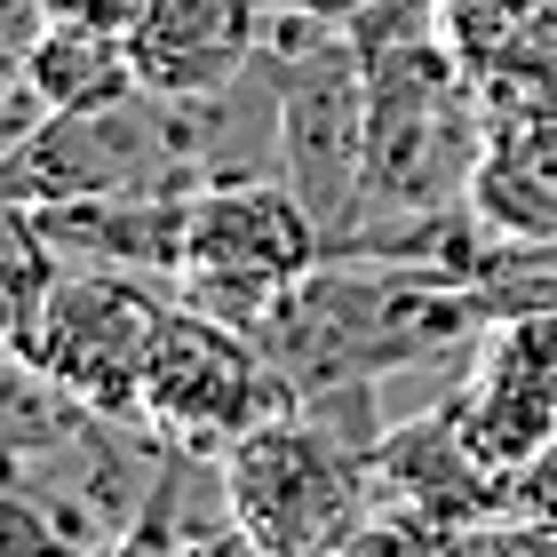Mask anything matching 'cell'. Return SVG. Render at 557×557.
<instances>
[{
    "label": "cell",
    "mask_w": 557,
    "mask_h": 557,
    "mask_svg": "<svg viewBox=\"0 0 557 557\" xmlns=\"http://www.w3.org/2000/svg\"><path fill=\"white\" fill-rule=\"evenodd\" d=\"M295 414V383L271 367V350L247 326L199 311L184 295H160L144 350V430H160L191 462H223L247 430Z\"/></svg>",
    "instance_id": "3"
},
{
    "label": "cell",
    "mask_w": 557,
    "mask_h": 557,
    "mask_svg": "<svg viewBox=\"0 0 557 557\" xmlns=\"http://www.w3.org/2000/svg\"><path fill=\"white\" fill-rule=\"evenodd\" d=\"M0 359H16V343H9V326H0Z\"/></svg>",
    "instance_id": "15"
},
{
    "label": "cell",
    "mask_w": 557,
    "mask_h": 557,
    "mask_svg": "<svg viewBox=\"0 0 557 557\" xmlns=\"http://www.w3.org/2000/svg\"><path fill=\"white\" fill-rule=\"evenodd\" d=\"M0 557H88L33 486H0Z\"/></svg>",
    "instance_id": "11"
},
{
    "label": "cell",
    "mask_w": 557,
    "mask_h": 557,
    "mask_svg": "<svg viewBox=\"0 0 557 557\" xmlns=\"http://www.w3.org/2000/svg\"><path fill=\"white\" fill-rule=\"evenodd\" d=\"M160 295H151V278H128V271L64 263L57 295H48V319H40V335H33L24 359H40L64 391H81L96 414L144 422V350H151Z\"/></svg>",
    "instance_id": "6"
},
{
    "label": "cell",
    "mask_w": 557,
    "mask_h": 557,
    "mask_svg": "<svg viewBox=\"0 0 557 557\" xmlns=\"http://www.w3.org/2000/svg\"><path fill=\"white\" fill-rule=\"evenodd\" d=\"M24 81L40 88L48 112H96V104L144 96L128 33H104V24H48L33 40V57H24Z\"/></svg>",
    "instance_id": "8"
},
{
    "label": "cell",
    "mask_w": 557,
    "mask_h": 557,
    "mask_svg": "<svg viewBox=\"0 0 557 557\" xmlns=\"http://www.w3.org/2000/svg\"><path fill=\"white\" fill-rule=\"evenodd\" d=\"M57 24L48 0H0V57H33V40Z\"/></svg>",
    "instance_id": "13"
},
{
    "label": "cell",
    "mask_w": 557,
    "mask_h": 557,
    "mask_svg": "<svg viewBox=\"0 0 557 557\" xmlns=\"http://www.w3.org/2000/svg\"><path fill=\"white\" fill-rule=\"evenodd\" d=\"M57 24H104V33H136V16L151 0H48Z\"/></svg>",
    "instance_id": "14"
},
{
    "label": "cell",
    "mask_w": 557,
    "mask_h": 557,
    "mask_svg": "<svg viewBox=\"0 0 557 557\" xmlns=\"http://www.w3.org/2000/svg\"><path fill=\"white\" fill-rule=\"evenodd\" d=\"M40 120H48V104H40V88L24 81V57H0V160H9Z\"/></svg>",
    "instance_id": "12"
},
{
    "label": "cell",
    "mask_w": 557,
    "mask_h": 557,
    "mask_svg": "<svg viewBox=\"0 0 557 557\" xmlns=\"http://www.w3.org/2000/svg\"><path fill=\"white\" fill-rule=\"evenodd\" d=\"M88 414L96 407H88L81 391H64L40 359H24V350H16V359H0V486H9L33 454H48L57 438H72Z\"/></svg>",
    "instance_id": "9"
},
{
    "label": "cell",
    "mask_w": 557,
    "mask_h": 557,
    "mask_svg": "<svg viewBox=\"0 0 557 557\" xmlns=\"http://www.w3.org/2000/svg\"><path fill=\"white\" fill-rule=\"evenodd\" d=\"M271 81H278V175L319 215L326 247L350 239L367 191V57L350 24L271 16Z\"/></svg>",
    "instance_id": "2"
},
{
    "label": "cell",
    "mask_w": 557,
    "mask_h": 557,
    "mask_svg": "<svg viewBox=\"0 0 557 557\" xmlns=\"http://www.w3.org/2000/svg\"><path fill=\"white\" fill-rule=\"evenodd\" d=\"M478 311H486V295H470V278L446 263L326 247L263 311L256 343L302 398L326 383H383L391 367L454 359V350H470Z\"/></svg>",
    "instance_id": "1"
},
{
    "label": "cell",
    "mask_w": 557,
    "mask_h": 557,
    "mask_svg": "<svg viewBox=\"0 0 557 557\" xmlns=\"http://www.w3.org/2000/svg\"><path fill=\"white\" fill-rule=\"evenodd\" d=\"M319 256H326V232H319V215L295 199L287 175H232V184L191 191L184 278H175V295L256 335L263 311Z\"/></svg>",
    "instance_id": "5"
},
{
    "label": "cell",
    "mask_w": 557,
    "mask_h": 557,
    "mask_svg": "<svg viewBox=\"0 0 557 557\" xmlns=\"http://www.w3.org/2000/svg\"><path fill=\"white\" fill-rule=\"evenodd\" d=\"M367 478L374 454H350L311 414H278L223 454L232 518L278 557H343L367 534Z\"/></svg>",
    "instance_id": "4"
},
{
    "label": "cell",
    "mask_w": 557,
    "mask_h": 557,
    "mask_svg": "<svg viewBox=\"0 0 557 557\" xmlns=\"http://www.w3.org/2000/svg\"><path fill=\"white\" fill-rule=\"evenodd\" d=\"M57 278H64L57 239L40 232L33 208H9V215H0V326H9L16 350H33L40 319H48V295H57Z\"/></svg>",
    "instance_id": "10"
},
{
    "label": "cell",
    "mask_w": 557,
    "mask_h": 557,
    "mask_svg": "<svg viewBox=\"0 0 557 557\" xmlns=\"http://www.w3.org/2000/svg\"><path fill=\"white\" fill-rule=\"evenodd\" d=\"M271 40L263 0H151L136 16V72L151 96H223Z\"/></svg>",
    "instance_id": "7"
}]
</instances>
